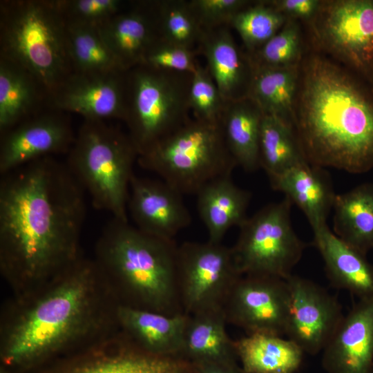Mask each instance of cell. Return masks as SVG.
Segmentation results:
<instances>
[{"instance_id":"obj_31","label":"cell","mask_w":373,"mask_h":373,"mask_svg":"<svg viewBox=\"0 0 373 373\" xmlns=\"http://www.w3.org/2000/svg\"><path fill=\"white\" fill-rule=\"evenodd\" d=\"M259 160L260 168L269 178L307 162L294 126L276 117L265 114L260 126Z\"/></svg>"},{"instance_id":"obj_11","label":"cell","mask_w":373,"mask_h":373,"mask_svg":"<svg viewBox=\"0 0 373 373\" xmlns=\"http://www.w3.org/2000/svg\"><path fill=\"white\" fill-rule=\"evenodd\" d=\"M242 276L232 248L221 242H185L178 246V290L186 315L222 308L229 291Z\"/></svg>"},{"instance_id":"obj_23","label":"cell","mask_w":373,"mask_h":373,"mask_svg":"<svg viewBox=\"0 0 373 373\" xmlns=\"http://www.w3.org/2000/svg\"><path fill=\"white\" fill-rule=\"evenodd\" d=\"M120 330L142 350L157 355H180L188 315H166L118 305Z\"/></svg>"},{"instance_id":"obj_35","label":"cell","mask_w":373,"mask_h":373,"mask_svg":"<svg viewBox=\"0 0 373 373\" xmlns=\"http://www.w3.org/2000/svg\"><path fill=\"white\" fill-rule=\"evenodd\" d=\"M299 21L287 19L282 28L260 48L249 54L254 68L299 66L304 57Z\"/></svg>"},{"instance_id":"obj_33","label":"cell","mask_w":373,"mask_h":373,"mask_svg":"<svg viewBox=\"0 0 373 373\" xmlns=\"http://www.w3.org/2000/svg\"><path fill=\"white\" fill-rule=\"evenodd\" d=\"M158 37L196 50L202 29L186 0L146 1Z\"/></svg>"},{"instance_id":"obj_30","label":"cell","mask_w":373,"mask_h":373,"mask_svg":"<svg viewBox=\"0 0 373 373\" xmlns=\"http://www.w3.org/2000/svg\"><path fill=\"white\" fill-rule=\"evenodd\" d=\"M300 66L254 67L248 96L263 114L276 117L293 126Z\"/></svg>"},{"instance_id":"obj_8","label":"cell","mask_w":373,"mask_h":373,"mask_svg":"<svg viewBox=\"0 0 373 373\" xmlns=\"http://www.w3.org/2000/svg\"><path fill=\"white\" fill-rule=\"evenodd\" d=\"M191 77L143 64L126 72L123 122L139 155L191 117Z\"/></svg>"},{"instance_id":"obj_36","label":"cell","mask_w":373,"mask_h":373,"mask_svg":"<svg viewBox=\"0 0 373 373\" xmlns=\"http://www.w3.org/2000/svg\"><path fill=\"white\" fill-rule=\"evenodd\" d=\"M189 107L193 117L209 123H218L226 103L208 69L200 64L192 74Z\"/></svg>"},{"instance_id":"obj_18","label":"cell","mask_w":373,"mask_h":373,"mask_svg":"<svg viewBox=\"0 0 373 373\" xmlns=\"http://www.w3.org/2000/svg\"><path fill=\"white\" fill-rule=\"evenodd\" d=\"M327 373H373V298L358 299L323 350Z\"/></svg>"},{"instance_id":"obj_20","label":"cell","mask_w":373,"mask_h":373,"mask_svg":"<svg viewBox=\"0 0 373 373\" xmlns=\"http://www.w3.org/2000/svg\"><path fill=\"white\" fill-rule=\"evenodd\" d=\"M313 231V245L321 254L329 283L358 299L373 298V265L366 255L350 246L328 227Z\"/></svg>"},{"instance_id":"obj_41","label":"cell","mask_w":373,"mask_h":373,"mask_svg":"<svg viewBox=\"0 0 373 373\" xmlns=\"http://www.w3.org/2000/svg\"><path fill=\"white\" fill-rule=\"evenodd\" d=\"M193 365L195 373H246L237 361L203 362Z\"/></svg>"},{"instance_id":"obj_38","label":"cell","mask_w":373,"mask_h":373,"mask_svg":"<svg viewBox=\"0 0 373 373\" xmlns=\"http://www.w3.org/2000/svg\"><path fill=\"white\" fill-rule=\"evenodd\" d=\"M197 55L196 50L157 37L146 52L142 64L160 70L193 74L200 64Z\"/></svg>"},{"instance_id":"obj_14","label":"cell","mask_w":373,"mask_h":373,"mask_svg":"<svg viewBox=\"0 0 373 373\" xmlns=\"http://www.w3.org/2000/svg\"><path fill=\"white\" fill-rule=\"evenodd\" d=\"M290 311L285 335L304 353L323 352L344 314L337 298L317 283L292 274L287 280Z\"/></svg>"},{"instance_id":"obj_22","label":"cell","mask_w":373,"mask_h":373,"mask_svg":"<svg viewBox=\"0 0 373 373\" xmlns=\"http://www.w3.org/2000/svg\"><path fill=\"white\" fill-rule=\"evenodd\" d=\"M269 180L274 190L301 209L312 229L327 224L336 194L323 168L304 162Z\"/></svg>"},{"instance_id":"obj_16","label":"cell","mask_w":373,"mask_h":373,"mask_svg":"<svg viewBox=\"0 0 373 373\" xmlns=\"http://www.w3.org/2000/svg\"><path fill=\"white\" fill-rule=\"evenodd\" d=\"M126 72H73L48 96V108L76 113L84 120L123 121Z\"/></svg>"},{"instance_id":"obj_40","label":"cell","mask_w":373,"mask_h":373,"mask_svg":"<svg viewBox=\"0 0 373 373\" xmlns=\"http://www.w3.org/2000/svg\"><path fill=\"white\" fill-rule=\"evenodd\" d=\"M287 19L309 23L317 14L322 0H265Z\"/></svg>"},{"instance_id":"obj_4","label":"cell","mask_w":373,"mask_h":373,"mask_svg":"<svg viewBox=\"0 0 373 373\" xmlns=\"http://www.w3.org/2000/svg\"><path fill=\"white\" fill-rule=\"evenodd\" d=\"M174 240L146 233L112 218L95 247V260L119 305L166 315L184 314L177 277Z\"/></svg>"},{"instance_id":"obj_28","label":"cell","mask_w":373,"mask_h":373,"mask_svg":"<svg viewBox=\"0 0 373 373\" xmlns=\"http://www.w3.org/2000/svg\"><path fill=\"white\" fill-rule=\"evenodd\" d=\"M282 336L255 333L234 341L241 367L246 373H294L300 367L302 349Z\"/></svg>"},{"instance_id":"obj_12","label":"cell","mask_w":373,"mask_h":373,"mask_svg":"<svg viewBox=\"0 0 373 373\" xmlns=\"http://www.w3.org/2000/svg\"><path fill=\"white\" fill-rule=\"evenodd\" d=\"M32 373H195V366L181 355L148 352L119 330Z\"/></svg>"},{"instance_id":"obj_43","label":"cell","mask_w":373,"mask_h":373,"mask_svg":"<svg viewBox=\"0 0 373 373\" xmlns=\"http://www.w3.org/2000/svg\"><path fill=\"white\" fill-rule=\"evenodd\" d=\"M372 89H373V82H372Z\"/></svg>"},{"instance_id":"obj_6","label":"cell","mask_w":373,"mask_h":373,"mask_svg":"<svg viewBox=\"0 0 373 373\" xmlns=\"http://www.w3.org/2000/svg\"><path fill=\"white\" fill-rule=\"evenodd\" d=\"M137 151L127 133L99 120H84L65 162L95 209L128 222V200Z\"/></svg>"},{"instance_id":"obj_21","label":"cell","mask_w":373,"mask_h":373,"mask_svg":"<svg viewBox=\"0 0 373 373\" xmlns=\"http://www.w3.org/2000/svg\"><path fill=\"white\" fill-rule=\"evenodd\" d=\"M130 4L128 9L122 10L98 27L124 71L142 63L148 48L158 37L147 1Z\"/></svg>"},{"instance_id":"obj_37","label":"cell","mask_w":373,"mask_h":373,"mask_svg":"<svg viewBox=\"0 0 373 373\" xmlns=\"http://www.w3.org/2000/svg\"><path fill=\"white\" fill-rule=\"evenodd\" d=\"M66 23L99 27L123 10L122 0H54Z\"/></svg>"},{"instance_id":"obj_34","label":"cell","mask_w":373,"mask_h":373,"mask_svg":"<svg viewBox=\"0 0 373 373\" xmlns=\"http://www.w3.org/2000/svg\"><path fill=\"white\" fill-rule=\"evenodd\" d=\"M287 20L265 1H254L238 12L229 26L238 32L247 53L252 54L274 37Z\"/></svg>"},{"instance_id":"obj_26","label":"cell","mask_w":373,"mask_h":373,"mask_svg":"<svg viewBox=\"0 0 373 373\" xmlns=\"http://www.w3.org/2000/svg\"><path fill=\"white\" fill-rule=\"evenodd\" d=\"M226 323L222 308L188 315L180 355L193 364L236 361L234 341L227 333Z\"/></svg>"},{"instance_id":"obj_24","label":"cell","mask_w":373,"mask_h":373,"mask_svg":"<svg viewBox=\"0 0 373 373\" xmlns=\"http://www.w3.org/2000/svg\"><path fill=\"white\" fill-rule=\"evenodd\" d=\"M48 93L17 64L0 56V134L48 108Z\"/></svg>"},{"instance_id":"obj_17","label":"cell","mask_w":373,"mask_h":373,"mask_svg":"<svg viewBox=\"0 0 373 373\" xmlns=\"http://www.w3.org/2000/svg\"><path fill=\"white\" fill-rule=\"evenodd\" d=\"M127 209L135 227L164 240H173L192 220L181 193L162 180L135 174L131 180Z\"/></svg>"},{"instance_id":"obj_9","label":"cell","mask_w":373,"mask_h":373,"mask_svg":"<svg viewBox=\"0 0 373 373\" xmlns=\"http://www.w3.org/2000/svg\"><path fill=\"white\" fill-rule=\"evenodd\" d=\"M291 200L285 196L268 204L239 227L232 247L242 276H264L287 280L301 259L305 243L295 233L290 218Z\"/></svg>"},{"instance_id":"obj_1","label":"cell","mask_w":373,"mask_h":373,"mask_svg":"<svg viewBox=\"0 0 373 373\" xmlns=\"http://www.w3.org/2000/svg\"><path fill=\"white\" fill-rule=\"evenodd\" d=\"M84 193L54 157L1 175L0 272L12 294L44 285L83 256Z\"/></svg>"},{"instance_id":"obj_5","label":"cell","mask_w":373,"mask_h":373,"mask_svg":"<svg viewBox=\"0 0 373 373\" xmlns=\"http://www.w3.org/2000/svg\"><path fill=\"white\" fill-rule=\"evenodd\" d=\"M0 56L52 93L72 73L66 23L54 0L0 1Z\"/></svg>"},{"instance_id":"obj_2","label":"cell","mask_w":373,"mask_h":373,"mask_svg":"<svg viewBox=\"0 0 373 373\" xmlns=\"http://www.w3.org/2000/svg\"><path fill=\"white\" fill-rule=\"evenodd\" d=\"M118 305L95 259L81 257L44 285L3 303L0 365L10 373H32L117 333Z\"/></svg>"},{"instance_id":"obj_3","label":"cell","mask_w":373,"mask_h":373,"mask_svg":"<svg viewBox=\"0 0 373 373\" xmlns=\"http://www.w3.org/2000/svg\"><path fill=\"white\" fill-rule=\"evenodd\" d=\"M294 128L311 165L354 174L373 169V89L318 52L300 63Z\"/></svg>"},{"instance_id":"obj_19","label":"cell","mask_w":373,"mask_h":373,"mask_svg":"<svg viewBox=\"0 0 373 373\" xmlns=\"http://www.w3.org/2000/svg\"><path fill=\"white\" fill-rule=\"evenodd\" d=\"M202 30L197 52L225 102L248 97L254 67L247 52L236 42L229 26Z\"/></svg>"},{"instance_id":"obj_13","label":"cell","mask_w":373,"mask_h":373,"mask_svg":"<svg viewBox=\"0 0 373 373\" xmlns=\"http://www.w3.org/2000/svg\"><path fill=\"white\" fill-rule=\"evenodd\" d=\"M286 280L264 276H242L234 283L222 309L227 323L247 334L285 335L290 311Z\"/></svg>"},{"instance_id":"obj_7","label":"cell","mask_w":373,"mask_h":373,"mask_svg":"<svg viewBox=\"0 0 373 373\" xmlns=\"http://www.w3.org/2000/svg\"><path fill=\"white\" fill-rule=\"evenodd\" d=\"M137 163L156 173L182 195H196L212 180L231 175L237 166L220 123L193 117L139 155Z\"/></svg>"},{"instance_id":"obj_27","label":"cell","mask_w":373,"mask_h":373,"mask_svg":"<svg viewBox=\"0 0 373 373\" xmlns=\"http://www.w3.org/2000/svg\"><path fill=\"white\" fill-rule=\"evenodd\" d=\"M263 113L249 97L227 102L220 123L237 166L247 172L260 168L259 139Z\"/></svg>"},{"instance_id":"obj_25","label":"cell","mask_w":373,"mask_h":373,"mask_svg":"<svg viewBox=\"0 0 373 373\" xmlns=\"http://www.w3.org/2000/svg\"><path fill=\"white\" fill-rule=\"evenodd\" d=\"M231 176L212 180L195 195L199 216L212 242H221L231 228L239 227L247 218L251 194L236 185Z\"/></svg>"},{"instance_id":"obj_29","label":"cell","mask_w":373,"mask_h":373,"mask_svg":"<svg viewBox=\"0 0 373 373\" xmlns=\"http://www.w3.org/2000/svg\"><path fill=\"white\" fill-rule=\"evenodd\" d=\"M334 233L365 255L373 250V183H364L336 194Z\"/></svg>"},{"instance_id":"obj_39","label":"cell","mask_w":373,"mask_h":373,"mask_svg":"<svg viewBox=\"0 0 373 373\" xmlns=\"http://www.w3.org/2000/svg\"><path fill=\"white\" fill-rule=\"evenodd\" d=\"M254 2L249 0H189L191 10L202 30L229 26L238 12Z\"/></svg>"},{"instance_id":"obj_10","label":"cell","mask_w":373,"mask_h":373,"mask_svg":"<svg viewBox=\"0 0 373 373\" xmlns=\"http://www.w3.org/2000/svg\"><path fill=\"white\" fill-rule=\"evenodd\" d=\"M307 25L318 50L343 64L372 87L373 0H322Z\"/></svg>"},{"instance_id":"obj_32","label":"cell","mask_w":373,"mask_h":373,"mask_svg":"<svg viewBox=\"0 0 373 373\" xmlns=\"http://www.w3.org/2000/svg\"><path fill=\"white\" fill-rule=\"evenodd\" d=\"M69 59L74 73H108L124 71L95 26L66 23Z\"/></svg>"},{"instance_id":"obj_42","label":"cell","mask_w":373,"mask_h":373,"mask_svg":"<svg viewBox=\"0 0 373 373\" xmlns=\"http://www.w3.org/2000/svg\"><path fill=\"white\" fill-rule=\"evenodd\" d=\"M0 373H10V371L4 366L0 365Z\"/></svg>"},{"instance_id":"obj_15","label":"cell","mask_w":373,"mask_h":373,"mask_svg":"<svg viewBox=\"0 0 373 373\" xmlns=\"http://www.w3.org/2000/svg\"><path fill=\"white\" fill-rule=\"evenodd\" d=\"M0 174L69 152L75 139L69 114L46 108L0 134Z\"/></svg>"}]
</instances>
